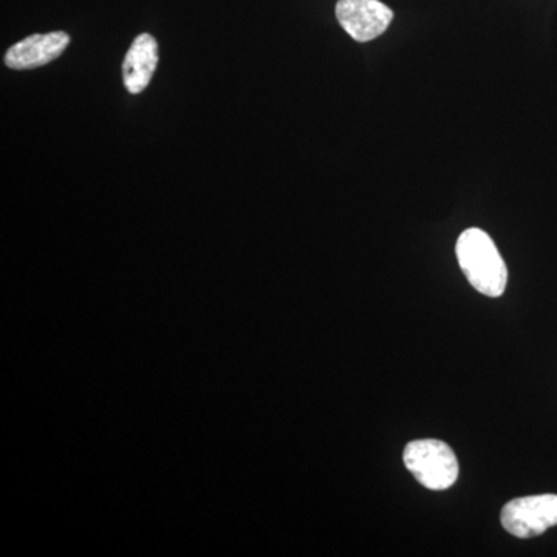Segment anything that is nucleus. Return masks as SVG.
<instances>
[{
	"label": "nucleus",
	"instance_id": "obj_1",
	"mask_svg": "<svg viewBox=\"0 0 557 557\" xmlns=\"http://www.w3.org/2000/svg\"><path fill=\"white\" fill-rule=\"evenodd\" d=\"M457 259L469 284L482 295L500 298L508 270L493 239L483 230L469 228L457 240Z\"/></svg>",
	"mask_w": 557,
	"mask_h": 557
},
{
	"label": "nucleus",
	"instance_id": "obj_2",
	"mask_svg": "<svg viewBox=\"0 0 557 557\" xmlns=\"http://www.w3.org/2000/svg\"><path fill=\"white\" fill-rule=\"evenodd\" d=\"M406 468L428 490L445 491L458 479L456 453L442 440H413L403 453Z\"/></svg>",
	"mask_w": 557,
	"mask_h": 557
},
{
	"label": "nucleus",
	"instance_id": "obj_3",
	"mask_svg": "<svg viewBox=\"0 0 557 557\" xmlns=\"http://www.w3.org/2000/svg\"><path fill=\"white\" fill-rule=\"evenodd\" d=\"M502 525L509 534L519 539L541 536L557 525V496L542 494L508 502L502 509Z\"/></svg>",
	"mask_w": 557,
	"mask_h": 557
},
{
	"label": "nucleus",
	"instance_id": "obj_4",
	"mask_svg": "<svg viewBox=\"0 0 557 557\" xmlns=\"http://www.w3.org/2000/svg\"><path fill=\"white\" fill-rule=\"evenodd\" d=\"M336 17L351 38L369 42L387 30L394 11L380 0H338Z\"/></svg>",
	"mask_w": 557,
	"mask_h": 557
},
{
	"label": "nucleus",
	"instance_id": "obj_5",
	"mask_svg": "<svg viewBox=\"0 0 557 557\" xmlns=\"http://www.w3.org/2000/svg\"><path fill=\"white\" fill-rule=\"evenodd\" d=\"M70 44L65 32H51L46 35H32L11 46L5 54L7 67L30 70L58 60Z\"/></svg>",
	"mask_w": 557,
	"mask_h": 557
},
{
	"label": "nucleus",
	"instance_id": "obj_6",
	"mask_svg": "<svg viewBox=\"0 0 557 557\" xmlns=\"http://www.w3.org/2000/svg\"><path fill=\"white\" fill-rule=\"evenodd\" d=\"M159 64V46L148 33L135 38L123 62V83L132 95L141 94L149 86Z\"/></svg>",
	"mask_w": 557,
	"mask_h": 557
}]
</instances>
